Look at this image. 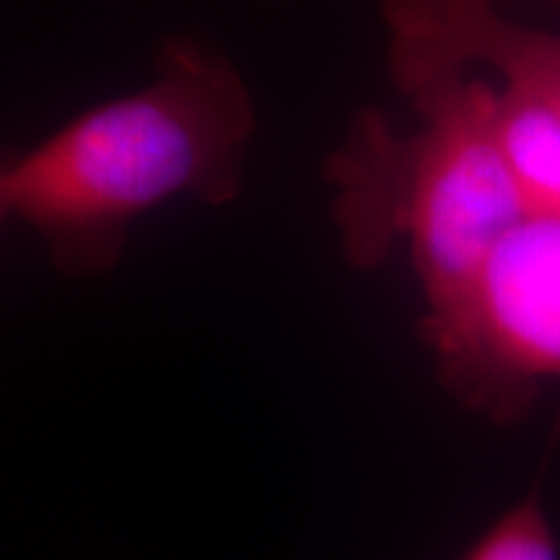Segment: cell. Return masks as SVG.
<instances>
[{
	"instance_id": "1",
	"label": "cell",
	"mask_w": 560,
	"mask_h": 560,
	"mask_svg": "<svg viewBox=\"0 0 560 560\" xmlns=\"http://www.w3.org/2000/svg\"><path fill=\"white\" fill-rule=\"evenodd\" d=\"M255 130V104L234 62L198 39L172 37L145 86L5 159L11 219L37 231L62 276H102L149 210L179 198H240Z\"/></svg>"
},
{
	"instance_id": "2",
	"label": "cell",
	"mask_w": 560,
	"mask_h": 560,
	"mask_svg": "<svg viewBox=\"0 0 560 560\" xmlns=\"http://www.w3.org/2000/svg\"><path fill=\"white\" fill-rule=\"evenodd\" d=\"M418 128L400 132L369 109L327 161L332 219L353 268L410 249L425 312L450 304L527 210L490 120L493 81L439 73L400 86Z\"/></svg>"
},
{
	"instance_id": "3",
	"label": "cell",
	"mask_w": 560,
	"mask_h": 560,
	"mask_svg": "<svg viewBox=\"0 0 560 560\" xmlns=\"http://www.w3.org/2000/svg\"><path fill=\"white\" fill-rule=\"evenodd\" d=\"M420 335L462 408L509 425L560 384V215L524 213Z\"/></svg>"
},
{
	"instance_id": "4",
	"label": "cell",
	"mask_w": 560,
	"mask_h": 560,
	"mask_svg": "<svg viewBox=\"0 0 560 560\" xmlns=\"http://www.w3.org/2000/svg\"><path fill=\"white\" fill-rule=\"evenodd\" d=\"M395 86L439 73H486L560 109V34L522 24L495 0H382Z\"/></svg>"
},
{
	"instance_id": "5",
	"label": "cell",
	"mask_w": 560,
	"mask_h": 560,
	"mask_svg": "<svg viewBox=\"0 0 560 560\" xmlns=\"http://www.w3.org/2000/svg\"><path fill=\"white\" fill-rule=\"evenodd\" d=\"M490 120L524 210L560 215V109L537 91L495 79Z\"/></svg>"
},
{
	"instance_id": "6",
	"label": "cell",
	"mask_w": 560,
	"mask_h": 560,
	"mask_svg": "<svg viewBox=\"0 0 560 560\" xmlns=\"http://www.w3.org/2000/svg\"><path fill=\"white\" fill-rule=\"evenodd\" d=\"M465 560H560L556 535L535 493L511 506L490 527Z\"/></svg>"
},
{
	"instance_id": "7",
	"label": "cell",
	"mask_w": 560,
	"mask_h": 560,
	"mask_svg": "<svg viewBox=\"0 0 560 560\" xmlns=\"http://www.w3.org/2000/svg\"><path fill=\"white\" fill-rule=\"evenodd\" d=\"M11 219V190H9V164L0 161V223Z\"/></svg>"
},
{
	"instance_id": "8",
	"label": "cell",
	"mask_w": 560,
	"mask_h": 560,
	"mask_svg": "<svg viewBox=\"0 0 560 560\" xmlns=\"http://www.w3.org/2000/svg\"><path fill=\"white\" fill-rule=\"evenodd\" d=\"M495 3H499V5H509V3H516V0H495ZM545 3L558 5V9H560V0H545Z\"/></svg>"
}]
</instances>
